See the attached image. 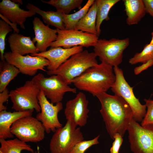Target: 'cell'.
Segmentation results:
<instances>
[{"mask_svg": "<svg viewBox=\"0 0 153 153\" xmlns=\"http://www.w3.org/2000/svg\"><path fill=\"white\" fill-rule=\"evenodd\" d=\"M151 39L149 44H153V32L151 33Z\"/></svg>", "mask_w": 153, "mask_h": 153, "instance_id": "obj_39", "label": "cell"}, {"mask_svg": "<svg viewBox=\"0 0 153 153\" xmlns=\"http://www.w3.org/2000/svg\"><path fill=\"white\" fill-rule=\"evenodd\" d=\"M10 131L17 138L26 143H37L42 140L45 132L41 122L32 116L18 119L12 125Z\"/></svg>", "mask_w": 153, "mask_h": 153, "instance_id": "obj_9", "label": "cell"}, {"mask_svg": "<svg viewBox=\"0 0 153 153\" xmlns=\"http://www.w3.org/2000/svg\"><path fill=\"white\" fill-rule=\"evenodd\" d=\"M26 7L29 10L40 15L43 22L47 25L54 26L56 29H65L62 12L57 10L56 11L52 10L44 11L30 3H28Z\"/></svg>", "mask_w": 153, "mask_h": 153, "instance_id": "obj_21", "label": "cell"}, {"mask_svg": "<svg viewBox=\"0 0 153 153\" xmlns=\"http://www.w3.org/2000/svg\"><path fill=\"white\" fill-rule=\"evenodd\" d=\"M113 72L112 67L101 62L87 70L71 83L76 88L95 96L111 88L116 80Z\"/></svg>", "mask_w": 153, "mask_h": 153, "instance_id": "obj_2", "label": "cell"}, {"mask_svg": "<svg viewBox=\"0 0 153 153\" xmlns=\"http://www.w3.org/2000/svg\"><path fill=\"white\" fill-rule=\"evenodd\" d=\"M35 37L32 41L40 52H45L51 43L56 41L57 34L56 29L50 28L45 25L39 18L36 17L33 20Z\"/></svg>", "mask_w": 153, "mask_h": 153, "instance_id": "obj_16", "label": "cell"}, {"mask_svg": "<svg viewBox=\"0 0 153 153\" xmlns=\"http://www.w3.org/2000/svg\"><path fill=\"white\" fill-rule=\"evenodd\" d=\"M95 1L94 0H88L83 7L74 13L66 14L63 13L65 29H75L78 23L86 15Z\"/></svg>", "mask_w": 153, "mask_h": 153, "instance_id": "obj_26", "label": "cell"}, {"mask_svg": "<svg viewBox=\"0 0 153 153\" xmlns=\"http://www.w3.org/2000/svg\"><path fill=\"white\" fill-rule=\"evenodd\" d=\"M89 101L84 94L80 92L66 103L64 114L67 120L76 126L83 127L87 123L89 110Z\"/></svg>", "mask_w": 153, "mask_h": 153, "instance_id": "obj_14", "label": "cell"}, {"mask_svg": "<svg viewBox=\"0 0 153 153\" xmlns=\"http://www.w3.org/2000/svg\"><path fill=\"white\" fill-rule=\"evenodd\" d=\"M56 29L57 37L51 43V47L60 46L68 48L78 46L94 47L99 39L96 35L80 30Z\"/></svg>", "mask_w": 153, "mask_h": 153, "instance_id": "obj_11", "label": "cell"}, {"mask_svg": "<svg viewBox=\"0 0 153 153\" xmlns=\"http://www.w3.org/2000/svg\"><path fill=\"white\" fill-rule=\"evenodd\" d=\"M153 65V59L148 62L143 63L139 66L135 67L134 69V72L135 75L139 74L143 71L145 70Z\"/></svg>", "mask_w": 153, "mask_h": 153, "instance_id": "obj_34", "label": "cell"}, {"mask_svg": "<svg viewBox=\"0 0 153 153\" xmlns=\"http://www.w3.org/2000/svg\"><path fill=\"white\" fill-rule=\"evenodd\" d=\"M96 17L97 8L95 1L86 15L78 23L75 29L97 35Z\"/></svg>", "mask_w": 153, "mask_h": 153, "instance_id": "obj_22", "label": "cell"}, {"mask_svg": "<svg viewBox=\"0 0 153 153\" xmlns=\"http://www.w3.org/2000/svg\"><path fill=\"white\" fill-rule=\"evenodd\" d=\"M122 137L119 134L116 133L114 137V141L110 149V153H119L120 146L122 143Z\"/></svg>", "mask_w": 153, "mask_h": 153, "instance_id": "obj_32", "label": "cell"}, {"mask_svg": "<svg viewBox=\"0 0 153 153\" xmlns=\"http://www.w3.org/2000/svg\"><path fill=\"white\" fill-rule=\"evenodd\" d=\"M12 30V28L8 24L2 19L0 20V52L1 61L5 60L4 54L6 36Z\"/></svg>", "mask_w": 153, "mask_h": 153, "instance_id": "obj_29", "label": "cell"}, {"mask_svg": "<svg viewBox=\"0 0 153 153\" xmlns=\"http://www.w3.org/2000/svg\"><path fill=\"white\" fill-rule=\"evenodd\" d=\"M95 96L100 102V112L110 138L114 140L116 133L123 137L133 119V112L129 105L120 96L106 92L98 94Z\"/></svg>", "mask_w": 153, "mask_h": 153, "instance_id": "obj_1", "label": "cell"}, {"mask_svg": "<svg viewBox=\"0 0 153 153\" xmlns=\"http://www.w3.org/2000/svg\"><path fill=\"white\" fill-rule=\"evenodd\" d=\"M12 1L16 3L19 4L21 5L23 4V1L22 0H12Z\"/></svg>", "mask_w": 153, "mask_h": 153, "instance_id": "obj_37", "label": "cell"}, {"mask_svg": "<svg viewBox=\"0 0 153 153\" xmlns=\"http://www.w3.org/2000/svg\"><path fill=\"white\" fill-rule=\"evenodd\" d=\"M9 94V92L7 88L0 93V112L7 110V107L3 104L10 97Z\"/></svg>", "mask_w": 153, "mask_h": 153, "instance_id": "obj_33", "label": "cell"}, {"mask_svg": "<svg viewBox=\"0 0 153 153\" xmlns=\"http://www.w3.org/2000/svg\"><path fill=\"white\" fill-rule=\"evenodd\" d=\"M153 59V44H146L143 50L139 53H136L130 58L129 63L133 65L141 63H144Z\"/></svg>", "mask_w": 153, "mask_h": 153, "instance_id": "obj_28", "label": "cell"}, {"mask_svg": "<svg viewBox=\"0 0 153 153\" xmlns=\"http://www.w3.org/2000/svg\"><path fill=\"white\" fill-rule=\"evenodd\" d=\"M129 43L128 38L99 39L94 46V52L101 62L112 67L118 66L122 61L123 52Z\"/></svg>", "mask_w": 153, "mask_h": 153, "instance_id": "obj_8", "label": "cell"}, {"mask_svg": "<svg viewBox=\"0 0 153 153\" xmlns=\"http://www.w3.org/2000/svg\"><path fill=\"white\" fill-rule=\"evenodd\" d=\"M83 50V47L81 46L68 48L58 46L51 47L45 52L31 54V56H40L48 60L50 62V64L47 67L48 71H54L73 55Z\"/></svg>", "mask_w": 153, "mask_h": 153, "instance_id": "obj_15", "label": "cell"}, {"mask_svg": "<svg viewBox=\"0 0 153 153\" xmlns=\"http://www.w3.org/2000/svg\"><path fill=\"white\" fill-rule=\"evenodd\" d=\"M99 135L89 140H83L76 143L69 153H84L91 146L99 143L98 141Z\"/></svg>", "mask_w": 153, "mask_h": 153, "instance_id": "obj_30", "label": "cell"}, {"mask_svg": "<svg viewBox=\"0 0 153 153\" xmlns=\"http://www.w3.org/2000/svg\"><path fill=\"white\" fill-rule=\"evenodd\" d=\"M127 130L132 152L153 153V127L142 126L132 119Z\"/></svg>", "mask_w": 153, "mask_h": 153, "instance_id": "obj_10", "label": "cell"}, {"mask_svg": "<svg viewBox=\"0 0 153 153\" xmlns=\"http://www.w3.org/2000/svg\"><path fill=\"white\" fill-rule=\"evenodd\" d=\"M20 73L19 69L5 60L0 62V93Z\"/></svg>", "mask_w": 153, "mask_h": 153, "instance_id": "obj_24", "label": "cell"}, {"mask_svg": "<svg viewBox=\"0 0 153 153\" xmlns=\"http://www.w3.org/2000/svg\"><path fill=\"white\" fill-rule=\"evenodd\" d=\"M5 60L16 67L20 73L29 76L35 75L38 70L46 71L44 69L50 64L49 61L42 57L22 55L18 54L7 52L5 53Z\"/></svg>", "mask_w": 153, "mask_h": 153, "instance_id": "obj_12", "label": "cell"}, {"mask_svg": "<svg viewBox=\"0 0 153 153\" xmlns=\"http://www.w3.org/2000/svg\"><path fill=\"white\" fill-rule=\"evenodd\" d=\"M43 3L54 7L57 11L66 14H69L72 10L76 8H81L83 0H50L46 1L41 0Z\"/></svg>", "mask_w": 153, "mask_h": 153, "instance_id": "obj_27", "label": "cell"}, {"mask_svg": "<svg viewBox=\"0 0 153 153\" xmlns=\"http://www.w3.org/2000/svg\"><path fill=\"white\" fill-rule=\"evenodd\" d=\"M33 112L31 110L11 112L4 110L0 112V139L13 138L14 135L10 131L13 123L21 118L32 116Z\"/></svg>", "mask_w": 153, "mask_h": 153, "instance_id": "obj_19", "label": "cell"}, {"mask_svg": "<svg viewBox=\"0 0 153 153\" xmlns=\"http://www.w3.org/2000/svg\"><path fill=\"white\" fill-rule=\"evenodd\" d=\"M96 57L94 52L83 50L73 55L56 70L47 71L46 73L50 75H59L69 85L74 79L88 69L98 64Z\"/></svg>", "mask_w": 153, "mask_h": 153, "instance_id": "obj_3", "label": "cell"}, {"mask_svg": "<svg viewBox=\"0 0 153 153\" xmlns=\"http://www.w3.org/2000/svg\"><path fill=\"white\" fill-rule=\"evenodd\" d=\"M123 2L127 17V24L129 26L138 24L146 13L143 0H124Z\"/></svg>", "mask_w": 153, "mask_h": 153, "instance_id": "obj_20", "label": "cell"}, {"mask_svg": "<svg viewBox=\"0 0 153 153\" xmlns=\"http://www.w3.org/2000/svg\"><path fill=\"white\" fill-rule=\"evenodd\" d=\"M0 153H21L23 150L34 152L30 145L17 138L8 140L0 139Z\"/></svg>", "mask_w": 153, "mask_h": 153, "instance_id": "obj_25", "label": "cell"}, {"mask_svg": "<svg viewBox=\"0 0 153 153\" xmlns=\"http://www.w3.org/2000/svg\"><path fill=\"white\" fill-rule=\"evenodd\" d=\"M146 12L153 18V0H143Z\"/></svg>", "mask_w": 153, "mask_h": 153, "instance_id": "obj_35", "label": "cell"}, {"mask_svg": "<svg viewBox=\"0 0 153 153\" xmlns=\"http://www.w3.org/2000/svg\"><path fill=\"white\" fill-rule=\"evenodd\" d=\"M8 41L12 52L22 55L39 53V50L30 37L14 32L9 36Z\"/></svg>", "mask_w": 153, "mask_h": 153, "instance_id": "obj_18", "label": "cell"}, {"mask_svg": "<svg viewBox=\"0 0 153 153\" xmlns=\"http://www.w3.org/2000/svg\"><path fill=\"white\" fill-rule=\"evenodd\" d=\"M40 90L33 81L27 80L24 85L12 90L9 97L12 103V108L16 111L34 110L41 111L38 95Z\"/></svg>", "mask_w": 153, "mask_h": 153, "instance_id": "obj_6", "label": "cell"}, {"mask_svg": "<svg viewBox=\"0 0 153 153\" xmlns=\"http://www.w3.org/2000/svg\"><path fill=\"white\" fill-rule=\"evenodd\" d=\"M31 80L53 104L61 102L66 92H77L76 88L70 87L58 75L45 77L42 74L39 73L34 76Z\"/></svg>", "mask_w": 153, "mask_h": 153, "instance_id": "obj_7", "label": "cell"}, {"mask_svg": "<svg viewBox=\"0 0 153 153\" xmlns=\"http://www.w3.org/2000/svg\"><path fill=\"white\" fill-rule=\"evenodd\" d=\"M20 4L9 0H2L0 3V14L13 23L19 25L25 29L26 19L36 13L31 10H25L20 7Z\"/></svg>", "mask_w": 153, "mask_h": 153, "instance_id": "obj_17", "label": "cell"}, {"mask_svg": "<svg viewBox=\"0 0 153 153\" xmlns=\"http://www.w3.org/2000/svg\"><path fill=\"white\" fill-rule=\"evenodd\" d=\"M37 98L41 112L37 115L36 118L41 122L46 133L48 134L51 131L54 132L57 129L62 127L58 115L63 108V104L60 102L54 105L48 100L41 90Z\"/></svg>", "mask_w": 153, "mask_h": 153, "instance_id": "obj_13", "label": "cell"}, {"mask_svg": "<svg viewBox=\"0 0 153 153\" xmlns=\"http://www.w3.org/2000/svg\"><path fill=\"white\" fill-rule=\"evenodd\" d=\"M37 150L35 152H31L30 153H40L39 151V148L38 146H37Z\"/></svg>", "mask_w": 153, "mask_h": 153, "instance_id": "obj_38", "label": "cell"}, {"mask_svg": "<svg viewBox=\"0 0 153 153\" xmlns=\"http://www.w3.org/2000/svg\"><path fill=\"white\" fill-rule=\"evenodd\" d=\"M0 16L3 20L8 24L11 27L14 31V32L17 33H19L20 30L17 27V24L12 23L9 20L4 17L1 14H0Z\"/></svg>", "mask_w": 153, "mask_h": 153, "instance_id": "obj_36", "label": "cell"}, {"mask_svg": "<svg viewBox=\"0 0 153 153\" xmlns=\"http://www.w3.org/2000/svg\"><path fill=\"white\" fill-rule=\"evenodd\" d=\"M119 0H95L97 8L96 29L97 36L100 34V27L103 22L109 20V13L111 8Z\"/></svg>", "mask_w": 153, "mask_h": 153, "instance_id": "obj_23", "label": "cell"}, {"mask_svg": "<svg viewBox=\"0 0 153 153\" xmlns=\"http://www.w3.org/2000/svg\"><path fill=\"white\" fill-rule=\"evenodd\" d=\"M80 127L69 121L65 125L56 129L50 140V153H69L75 145L84 140Z\"/></svg>", "mask_w": 153, "mask_h": 153, "instance_id": "obj_4", "label": "cell"}, {"mask_svg": "<svg viewBox=\"0 0 153 153\" xmlns=\"http://www.w3.org/2000/svg\"><path fill=\"white\" fill-rule=\"evenodd\" d=\"M144 101L147 108L146 114L141 121L142 126L153 127V100L144 99Z\"/></svg>", "mask_w": 153, "mask_h": 153, "instance_id": "obj_31", "label": "cell"}, {"mask_svg": "<svg viewBox=\"0 0 153 153\" xmlns=\"http://www.w3.org/2000/svg\"><path fill=\"white\" fill-rule=\"evenodd\" d=\"M116 76L115 82L110 88L114 94L122 98L131 108L133 114V119L137 122H141L146 112V106L142 105L135 95L133 88L126 80L122 70L118 66L113 67Z\"/></svg>", "mask_w": 153, "mask_h": 153, "instance_id": "obj_5", "label": "cell"}]
</instances>
